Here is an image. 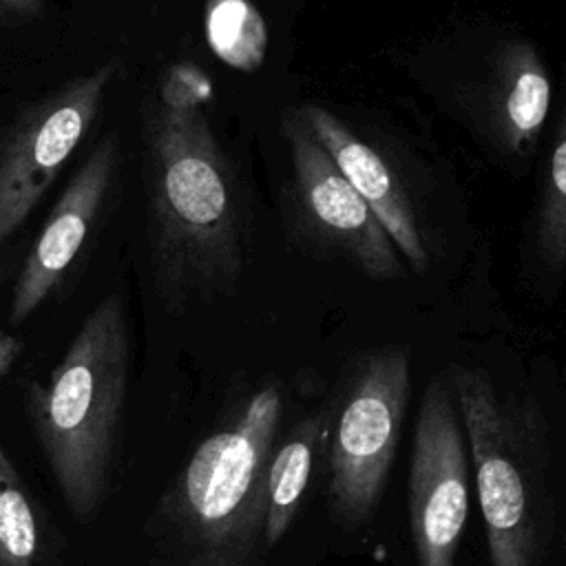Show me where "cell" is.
I'll return each instance as SVG.
<instances>
[{"label": "cell", "mask_w": 566, "mask_h": 566, "mask_svg": "<svg viewBox=\"0 0 566 566\" xmlns=\"http://www.w3.org/2000/svg\"><path fill=\"white\" fill-rule=\"evenodd\" d=\"M208 97V77L177 64L146 117L150 276L170 312L232 294L243 270L237 184Z\"/></svg>", "instance_id": "cell-1"}, {"label": "cell", "mask_w": 566, "mask_h": 566, "mask_svg": "<svg viewBox=\"0 0 566 566\" xmlns=\"http://www.w3.org/2000/svg\"><path fill=\"white\" fill-rule=\"evenodd\" d=\"M281 413V389L265 385L197 444L146 526L153 566H261L265 480Z\"/></svg>", "instance_id": "cell-2"}, {"label": "cell", "mask_w": 566, "mask_h": 566, "mask_svg": "<svg viewBox=\"0 0 566 566\" xmlns=\"http://www.w3.org/2000/svg\"><path fill=\"white\" fill-rule=\"evenodd\" d=\"M128 380V325L117 294L82 321L27 413L71 515L88 522L106 493Z\"/></svg>", "instance_id": "cell-3"}, {"label": "cell", "mask_w": 566, "mask_h": 566, "mask_svg": "<svg viewBox=\"0 0 566 566\" xmlns=\"http://www.w3.org/2000/svg\"><path fill=\"white\" fill-rule=\"evenodd\" d=\"M449 385L475 467L491 566H542L553 533L546 422L531 400L502 394L473 367Z\"/></svg>", "instance_id": "cell-4"}, {"label": "cell", "mask_w": 566, "mask_h": 566, "mask_svg": "<svg viewBox=\"0 0 566 566\" xmlns=\"http://www.w3.org/2000/svg\"><path fill=\"white\" fill-rule=\"evenodd\" d=\"M409 387L407 347L365 354L343 387L329 438V502L345 522L367 520L385 491Z\"/></svg>", "instance_id": "cell-5"}, {"label": "cell", "mask_w": 566, "mask_h": 566, "mask_svg": "<svg viewBox=\"0 0 566 566\" xmlns=\"http://www.w3.org/2000/svg\"><path fill=\"white\" fill-rule=\"evenodd\" d=\"M407 500L418 566H455L469 515V449L442 376L427 385L420 400Z\"/></svg>", "instance_id": "cell-6"}, {"label": "cell", "mask_w": 566, "mask_h": 566, "mask_svg": "<svg viewBox=\"0 0 566 566\" xmlns=\"http://www.w3.org/2000/svg\"><path fill=\"white\" fill-rule=\"evenodd\" d=\"M115 60L35 104L0 146V245L24 223L99 113Z\"/></svg>", "instance_id": "cell-7"}, {"label": "cell", "mask_w": 566, "mask_h": 566, "mask_svg": "<svg viewBox=\"0 0 566 566\" xmlns=\"http://www.w3.org/2000/svg\"><path fill=\"white\" fill-rule=\"evenodd\" d=\"M283 137L290 146L298 208L312 230L347 254L369 279H398L402 263L396 245L303 124L296 108L283 115Z\"/></svg>", "instance_id": "cell-8"}, {"label": "cell", "mask_w": 566, "mask_h": 566, "mask_svg": "<svg viewBox=\"0 0 566 566\" xmlns=\"http://www.w3.org/2000/svg\"><path fill=\"white\" fill-rule=\"evenodd\" d=\"M117 159V137L106 135L71 177L15 281L11 298L13 323H22L42 305L77 256L111 190Z\"/></svg>", "instance_id": "cell-9"}, {"label": "cell", "mask_w": 566, "mask_h": 566, "mask_svg": "<svg viewBox=\"0 0 566 566\" xmlns=\"http://www.w3.org/2000/svg\"><path fill=\"white\" fill-rule=\"evenodd\" d=\"M296 113L347 184L376 214L398 254L405 256L416 272H424L429 268V252L411 201L389 164L327 108L305 104L296 108Z\"/></svg>", "instance_id": "cell-10"}, {"label": "cell", "mask_w": 566, "mask_h": 566, "mask_svg": "<svg viewBox=\"0 0 566 566\" xmlns=\"http://www.w3.org/2000/svg\"><path fill=\"white\" fill-rule=\"evenodd\" d=\"M551 108V80L531 44L504 49L497 73L495 122L502 139L515 153L535 146Z\"/></svg>", "instance_id": "cell-11"}, {"label": "cell", "mask_w": 566, "mask_h": 566, "mask_svg": "<svg viewBox=\"0 0 566 566\" xmlns=\"http://www.w3.org/2000/svg\"><path fill=\"white\" fill-rule=\"evenodd\" d=\"M327 413L310 416L287 433L285 442L272 451L265 480V548H274L287 533L305 495L314 453L327 431Z\"/></svg>", "instance_id": "cell-12"}, {"label": "cell", "mask_w": 566, "mask_h": 566, "mask_svg": "<svg viewBox=\"0 0 566 566\" xmlns=\"http://www.w3.org/2000/svg\"><path fill=\"white\" fill-rule=\"evenodd\" d=\"M206 38L221 62L243 73L256 71L265 57V20L250 0H208Z\"/></svg>", "instance_id": "cell-13"}, {"label": "cell", "mask_w": 566, "mask_h": 566, "mask_svg": "<svg viewBox=\"0 0 566 566\" xmlns=\"http://www.w3.org/2000/svg\"><path fill=\"white\" fill-rule=\"evenodd\" d=\"M38 522L15 469L0 467V566H33Z\"/></svg>", "instance_id": "cell-14"}, {"label": "cell", "mask_w": 566, "mask_h": 566, "mask_svg": "<svg viewBox=\"0 0 566 566\" xmlns=\"http://www.w3.org/2000/svg\"><path fill=\"white\" fill-rule=\"evenodd\" d=\"M537 239L542 256L555 270H562L566 256V130L559 117L553 150L546 166L544 192L537 217Z\"/></svg>", "instance_id": "cell-15"}, {"label": "cell", "mask_w": 566, "mask_h": 566, "mask_svg": "<svg viewBox=\"0 0 566 566\" xmlns=\"http://www.w3.org/2000/svg\"><path fill=\"white\" fill-rule=\"evenodd\" d=\"M20 352H22V343L15 336H11V334L0 329V382L9 374V369L13 367L15 358L20 356ZM0 467L2 469H13L9 455L4 453L2 447H0Z\"/></svg>", "instance_id": "cell-16"}, {"label": "cell", "mask_w": 566, "mask_h": 566, "mask_svg": "<svg viewBox=\"0 0 566 566\" xmlns=\"http://www.w3.org/2000/svg\"><path fill=\"white\" fill-rule=\"evenodd\" d=\"M42 0H0V18H31L42 11Z\"/></svg>", "instance_id": "cell-17"}]
</instances>
